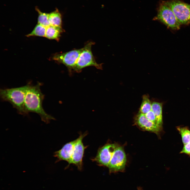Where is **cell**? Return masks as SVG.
Returning a JSON list of instances; mask_svg holds the SVG:
<instances>
[{
  "mask_svg": "<svg viewBox=\"0 0 190 190\" xmlns=\"http://www.w3.org/2000/svg\"><path fill=\"white\" fill-rule=\"evenodd\" d=\"M27 84L24 103L25 115L30 112L36 113L39 115L41 120L46 124L49 123L51 120H55L54 117L47 113L43 109L42 102L45 95L40 89L42 83L38 82L34 85L29 82Z\"/></svg>",
  "mask_w": 190,
  "mask_h": 190,
  "instance_id": "obj_1",
  "label": "cell"
},
{
  "mask_svg": "<svg viewBox=\"0 0 190 190\" xmlns=\"http://www.w3.org/2000/svg\"><path fill=\"white\" fill-rule=\"evenodd\" d=\"M27 85L10 88L1 89L0 97L3 101L9 102L19 114L25 115L24 103Z\"/></svg>",
  "mask_w": 190,
  "mask_h": 190,
  "instance_id": "obj_2",
  "label": "cell"
},
{
  "mask_svg": "<svg viewBox=\"0 0 190 190\" xmlns=\"http://www.w3.org/2000/svg\"><path fill=\"white\" fill-rule=\"evenodd\" d=\"M157 11V15L153 20L160 21L172 30L179 29L181 25L172 9L166 4L164 1L160 2Z\"/></svg>",
  "mask_w": 190,
  "mask_h": 190,
  "instance_id": "obj_3",
  "label": "cell"
},
{
  "mask_svg": "<svg viewBox=\"0 0 190 190\" xmlns=\"http://www.w3.org/2000/svg\"><path fill=\"white\" fill-rule=\"evenodd\" d=\"M93 44L92 42H88L82 48L73 72L79 73L83 68L90 66H94L98 69H102V64L96 62L92 52L91 47Z\"/></svg>",
  "mask_w": 190,
  "mask_h": 190,
  "instance_id": "obj_4",
  "label": "cell"
},
{
  "mask_svg": "<svg viewBox=\"0 0 190 190\" xmlns=\"http://www.w3.org/2000/svg\"><path fill=\"white\" fill-rule=\"evenodd\" d=\"M172 10L181 25L190 23V4L179 0L164 1Z\"/></svg>",
  "mask_w": 190,
  "mask_h": 190,
  "instance_id": "obj_5",
  "label": "cell"
},
{
  "mask_svg": "<svg viewBox=\"0 0 190 190\" xmlns=\"http://www.w3.org/2000/svg\"><path fill=\"white\" fill-rule=\"evenodd\" d=\"M82 50V48L66 53H56L52 55L50 59L58 63L64 64L68 68L70 74H71Z\"/></svg>",
  "mask_w": 190,
  "mask_h": 190,
  "instance_id": "obj_6",
  "label": "cell"
},
{
  "mask_svg": "<svg viewBox=\"0 0 190 190\" xmlns=\"http://www.w3.org/2000/svg\"><path fill=\"white\" fill-rule=\"evenodd\" d=\"M87 134V132L83 134L80 132L79 133L78 137L76 139L71 160L68 164V166L72 164L75 165L79 170H81L82 169L83 159L84 150L88 146H85L84 145L83 140Z\"/></svg>",
  "mask_w": 190,
  "mask_h": 190,
  "instance_id": "obj_7",
  "label": "cell"
},
{
  "mask_svg": "<svg viewBox=\"0 0 190 190\" xmlns=\"http://www.w3.org/2000/svg\"><path fill=\"white\" fill-rule=\"evenodd\" d=\"M119 145L116 143H107L98 150L96 157L92 159L100 166L108 167L112 155Z\"/></svg>",
  "mask_w": 190,
  "mask_h": 190,
  "instance_id": "obj_8",
  "label": "cell"
},
{
  "mask_svg": "<svg viewBox=\"0 0 190 190\" xmlns=\"http://www.w3.org/2000/svg\"><path fill=\"white\" fill-rule=\"evenodd\" d=\"M126 162V156L124 148L119 145L114 151L108 166L110 173L124 171Z\"/></svg>",
  "mask_w": 190,
  "mask_h": 190,
  "instance_id": "obj_9",
  "label": "cell"
},
{
  "mask_svg": "<svg viewBox=\"0 0 190 190\" xmlns=\"http://www.w3.org/2000/svg\"><path fill=\"white\" fill-rule=\"evenodd\" d=\"M134 122L143 130L154 132L157 135L162 130L155 123L148 120L144 114L139 112L135 116Z\"/></svg>",
  "mask_w": 190,
  "mask_h": 190,
  "instance_id": "obj_10",
  "label": "cell"
},
{
  "mask_svg": "<svg viewBox=\"0 0 190 190\" xmlns=\"http://www.w3.org/2000/svg\"><path fill=\"white\" fill-rule=\"evenodd\" d=\"M75 141L76 139L66 144L60 149L54 152V156L57 158L55 163L64 160L69 163Z\"/></svg>",
  "mask_w": 190,
  "mask_h": 190,
  "instance_id": "obj_11",
  "label": "cell"
},
{
  "mask_svg": "<svg viewBox=\"0 0 190 190\" xmlns=\"http://www.w3.org/2000/svg\"><path fill=\"white\" fill-rule=\"evenodd\" d=\"M162 103L157 102H152L151 110L154 112L156 118V124L162 129Z\"/></svg>",
  "mask_w": 190,
  "mask_h": 190,
  "instance_id": "obj_12",
  "label": "cell"
},
{
  "mask_svg": "<svg viewBox=\"0 0 190 190\" xmlns=\"http://www.w3.org/2000/svg\"><path fill=\"white\" fill-rule=\"evenodd\" d=\"M63 32L62 27L50 25L46 27L45 37L49 39L58 41Z\"/></svg>",
  "mask_w": 190,
  "mask_h": 190,
  "instance_id": "obj_13",
  "label": "cell"
},
{
  "mask_svg": "<svg viewBox=\"0 0 190 190\" xmlns=\"http://www.w3.org/2000/svg\"><path fill=\"white\" fill-rule=\"evenodd\" d=\"M49 20L50 25L61 27V15L57 9L49 13Z\"/></svg>",
  "mask_w": 190,
  "mask_h": 190,
  "instance_id": "obj_14",
  "label": "cell"
},
{
  "mask_svg": "<svg viewBox=\"0 0 190 190\" xmlns=\"http://www.w3.org/2000/svg\"><path fill=\"white\" fill-rule=\"evenodd\" d=\"M152 102L148 95H144L142 97V100L140 107L139 112L145 114L149 111L151 109Z\"/></svg>",
  "mask_w": 190,
  "mask_h": 190,
  "instance_id": "obj_15",
  "label": "cell"
},
{
  "mask_svg": "<svg viewBox=\"0 0 190 190\" xmlns=\"http://www.w3.org/2000/svg\"><path fill=\"white\" fill-rule=\"evenodd\" d=\"M46 27L39 23L35 26L30 33L26 35L27 37L37 36L45 37Z\"/></svg>",
  "mask_w": 190,
  "mask_h": 190,
  "instance_id": "obj_16",
  "label": "cell"
},
{
  "mask_svg": "<svg viewBox=\"0 0 190 190\" xmlns=\"http://www.w3.org/2000/svg\"><path fill=\"white\" fill-rule=\"evenodd\" d=\"M35 8L38 13V23L46 27L50 25L49 20V13L41 12L37 7Z\"/></svg>",
  "mask_w": 190,
  "mask_h": 190,
  "instance_id": "obj_17",
  "label": "cell"
},
{
  "mask_svg": "<svg viewBox=\"0 0 190 190\" xmlns=\"http://www.w3.org/2000/svg\"><path fill=\"white\" fill-rule=\"evenodd\" d=\"M177 129L181 136L183 144L190 142V130L186 127H178Z\"/></svg>",
  "mask_w": 190,
  "mask_h": 190,
  "instance_id": "obj_18",
  "label": "cell"
},
{
  "mask_svg": "<svg viewBox=\"0 0 190 190\" xmlns=\"http://www.w3.org/2000/svg\"><path fill=\"white\" fill-rule=\"evenodd\" d=\"M144 115L148 120L156 124V117L151 109L149 111Z\"/></svg>",
  "mask_w": 190,
  "mask_h": 190,
  "instance_id": "obj_19",
  "label": "cell"
},
{
  "mask_svg": "<svg viewBox=\"0 0 190 190\" xmlns=\"http://www.w3.org/2000/svg\"><path fill=\"white\" fill-rule=\"evenodd\" d=\"M180 153H184L190 155V142L184 144L183 147Z\"/></svg>",
  "mask_w": 190,
  "mask_h": 190,
  "instance_id": "obj_20",
  "label": "cell"
},
{
  "mask_svg": "<svg viewBox=\"0 0 190 190\" xmlns=\"http://www.w3.org/2000/svg\"><path fill=\"white\" fill-rule=\"evenodd\" d=\"M189 156H190V155H189Z\"/></svg>",
  "mask_w": 190,
  "mask_h": 190,
  "instance_id": "obj_21",
  "label": "cell"
}]
</instances>
